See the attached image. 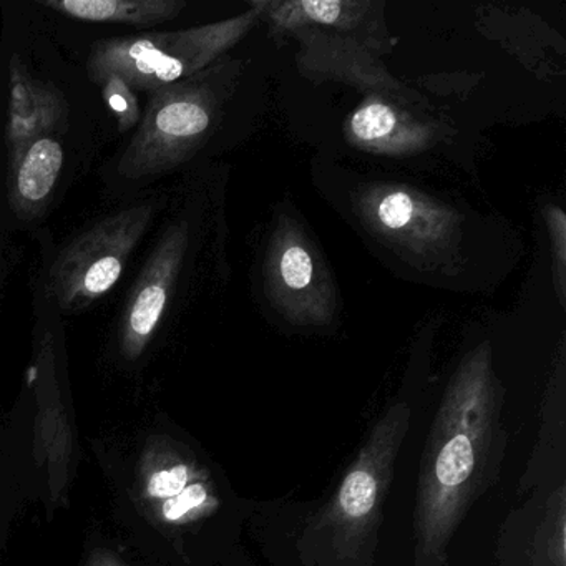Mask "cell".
Masks as SVG:
<instances>
[{"mask_svg":"<svg viewBox=\"0 0 566 566\" xmlns=\"http://www.w3.org/2000/svg\"><path fill=\"white\" fill-rule=\"evenodd\" d=\"M499 413L489 364L473 359L453 377L427 440L417 493V565L446 562L450 538L485 482Z\"/></svg>","mask_w":566,"mask_h":566,"instance_id":"1","label":"cell"},{"mask_svg":"<svg viewBox=\"0 0 566 566\" xmlns=\"http://www.w3.org/2000/svg\"><path fill=\"white\" fill-rule=\"evenodd\" d=\"M409 423L410 409L406 403H396L384 413L344 475L336 495L321 513L314 528L327 533L340 556L363 552L374 538Z\"/></svg>","mask_w":566,"mask_h":566,"instance_id":"2","label":"cell"},{"mask_svg":"<svg viewBox=\"0 0 566 566\" xmlns=\"http://www.w3.org/2000/svg\"><path fill=\"white\" fill-rule=\"evenodd\" d=\"M151 218L150 203L135 205L102 218L67 244L49 274V291L59 307L84 310L111 293Z\"/></svg>","mask_w":566,"mask_h":566,"instance_id":"3","label":"cell"},{"mask_svg":"<svg viewBox=\"0 0 566 566\" xmlns=\"http://www.w3.org/2000/svg\"><path fill=\"white\" fill-rule=\"evenodd\" d=\"M227 39L221 25L185 32H154L104 39L92 45L87 61L91 81L117 74L135 92H154L177 84L203 67Z\"/></svg>","mask_w":566,"mask_h":566,"instance_id":"4","label":"cell"},{"mask_svg":"<svg viewBox=\"0 0 566 566\" xmlns=\"http://www.w3.org/2000/svg\"><path fill=\"white\" fill-rule=\"evenodd\" d=\"M211 124L210 105L197 88L168 85L151 95L140 127L118 161V174L144 180L174 168Z\"/></svg>","mask_w":566,"mask_h":566,"instance_id":"5","label":"cell"},{"mask_svg":"<svg viewBox=\"0 0 566 566\" xmlns=\"http://www.w3.org/2000/svg\"><path fill=\"white\" fill-rule=\"evenodd\" d=\"M187 247L184 224L170 228L142 270L120 323V353L135 360L144 354L164 317Z\"/></svg>","mask_w":566,"mask_h":566,"instance_id":"6","label":"cell"},{"mask_svg":"<svg viewBox=\"0 0 566 566\" xmlns=\"http://www.w3.org/2000/svg\"><path fill=\"white\" fill-rule=\"evenodd\" d=\"M140 492L165 525H187L218 505L207 473L171 447H157L144 460Z\"/></svg>","mask_w":566,"mask_h":566,"instance_id":"7","label":"cell"},{"mask_svg":"<svg viewBox=\"0 0 566 566\" xmlns=\"http://www.w3.org/2000/svg\"><path fill=\"white\" fill-rule=\"evenodd\" d=\"M69 104L55 85L39 81L19 55L9 62V111L6 145L9 161L14 160L32 142L64 130Z\"/></svg>","mask_w":566,"mask_h":566,"instance_id":"8","label":"cell"},{"mask_svg":"<svg viewBox=\"0 0 566 566\" xmlns=\"http://www.w3.org/2000/svg\"><path fill=\"white\" fill-rule=\"evenodd\" d=\"M64 168V150L55 138L32 142L9 161V203L22 220L44 213Z\"/></svg>","mask_w":566,"mask_h":566,"instance_id":"9","label":"cell"},{"mask_svg":"<svg viewBox=\"0 0 566 566\" xmlns=\"http://www.w3.org/2000/svg\"><path fill=\"white\" fill-rule=\"evenodd\" d=\"M44 8L85 22L151 28L170 21L185 8L181 0H44Z\"/></svg>","mask_w":566,"mask_h":566,"instance_id":"10","label":"cell"},{"mask_svg":"<svg viewBox=\"0 0 566 566\" xmlns=\"http://www.w3.org/2000/svg\"><path fill=\"white\" fill-rule=\"evenodd\" d=\"M92 82L102 88L105 104L114 112L120 134H127L135 125L140 124L142 115L137 95L124 78L118 77L117 74H105Z\"/></svg>","mask_w":566,"mask_h":566,"instance_id":"11","label":"cell"},{"mask_svg":"<svg viewBox=\"0 0 566 566\" xmlns=\"http://www.w3.org/2000/svg\"><path fill=\"white\" fill-rule=\"evenodd\" d=\"M396 128V115L387 105L370 104L360 108L350 118V130L364 144L384 140Z\"/></svg>","mask_w":566,"mask_h":566,"instance_id":"12","label":"cell"},{"mask_svg":"<svg viewBox=\"0 0 566 566\" xmlns=\"http://www.w3.org/2000/svg\"><path fill=\"white\" fill-rule=\"evenodd\" d=\"M281 274L291 290H304L313 280V260L301 247L287 248L281 260Z\"/></svg>","mask_w":566,"mask_h":566,"instance_id":"13","label":"cell"},{"mask_svg":"<svg viewBox=\"0 0 566 566\" xmlns=\"http://www.w3.org/2000/svg\"><path fill=\"white\" fill-rule=\"evenodd\" d=\"M413 211H416V205H413L412 198L403 191H394L380 201L377 207V218L384 227L390 228V230H400L410 223Z\"/></svg>","mask_w":566,"mask_h":566,"instance_id":"14","label":"cell"},{"mask_svg":"<svg viewBox=\"0 0 566 566\" xmlns=\"http://www.w3.org/2000/svg\"><path fill=\"white\" fill-rule=\"evenodd\" d=\"M304 14L311 21L319 22V24H334L339 18L343 6L339 2H314V0H304L301 2Z\"/></svg>","mask_w":566,"mask_h":566,"instance_id":"15","label":"cell"},{"mask_svg":"<svg viewBox=\"0 0 566 566\" xmlns=\"http://www.w3.org/2000/svg\"><path fill=\"white\" fill-rule=\"evenodd\" d=\"M88 566H127L125 563H122L120 559L115 558L114 555L107 552H98L92 556L91 562H88Z\"/></svg>","mask_w":566,"mask_h":566,"instance_id":"16","label":"cell"}]
</instances>
